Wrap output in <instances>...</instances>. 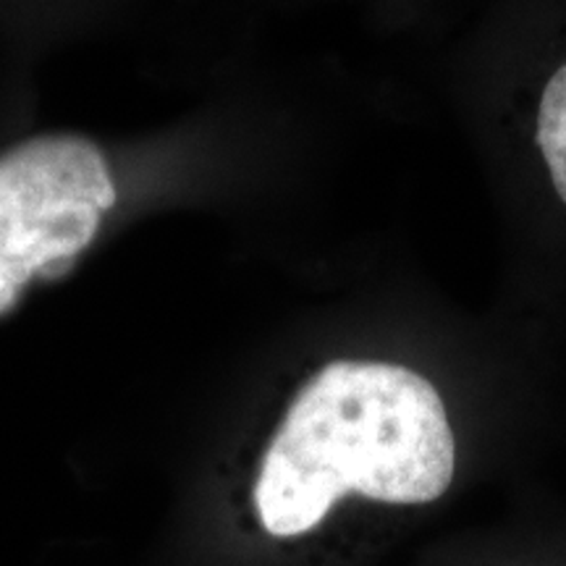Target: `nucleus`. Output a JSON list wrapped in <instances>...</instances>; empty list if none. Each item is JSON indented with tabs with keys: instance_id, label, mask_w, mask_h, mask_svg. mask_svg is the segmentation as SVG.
Returning <instances> with one entry per match:
<instances>
[{
	"instance_id": "2",
	"label": "nucleus",
	"mask_w": 566,
	"mask_h": 566,
	"mask_svg": "<svg viewBox=\"0 0 566 566\" xmlns=\"http://www.w3.org/2000/svg\"><path fill=\"white\" fill-rule=\"evenodd\" d=\"M116 197L108 158L84 134H38L0 150V315L90 250Z\"/></svg>"
},
{
	"instance_id": "3",
	"label": "nucleus",
	"mask_w": 566,
	"mask_h": 566,
	"mask_svg": "<svg viewBox=\"0 0 566 566\" xmlns=\"http://www.w3.org/2000/svg\"><path fill=\"white\" fill-rule=\"evenodd\" d=\"M537 145L554 179V187L566 202V63L551 76L537 111Z\"/></svg>"
},
{
	"instance_id": "1",
	"label": "nucleus",
	"mask_w": 566,
	"mask_h": 566,
	"mask_svg": "<svg viewBox=\"0 0 566 566\" xmlns=\"http://www.w3.org/2000/svg\"><path fill=\"white\" fill-rule=\"evenodd\" d=\"M457 441L441 394L409 367L336 359L294 396L254 483L273 537L315 530L344 495L420 506L449 491Z\"/></svg>"
}]
</instances>
